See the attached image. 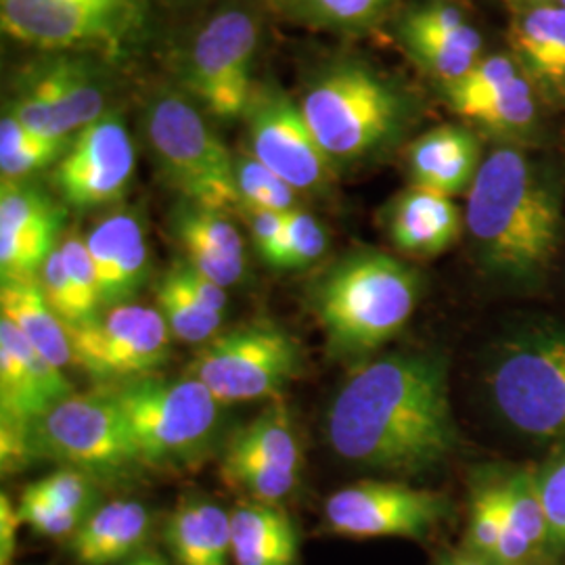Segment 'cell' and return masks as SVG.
<instances>
[{"label": "cell", "mask_w": 565, "mask_h": 565, "mask_svg": "<svg viewBox=\"0 0 565 565\" xmlns=\"http://www.w3.org/2000/svg\"><path fill=\"white\" fill-rule=\"evenodd\" d=\"M406 46L422 65L445 84L463 78L465 74L480 61V57L436 42H406Z\"/></svg>", "instance_id": "cell-44"}, {"label": "cell", "mask_w": 565, "mask_h": 565, "mask_svg": "<svg viewBox=\"0 0 565 565\" xmlns=\"http://www.w3.org/2000/svg\"><path fill=\"white\" fill-rule=\"evenodd\" d=\"M121 565H170L166 559H163L162 555H158V553H153V551H141L139 555H135V557H130L128 562H124Z\"/></svg>", "instance_id": "cell-49"}, {"label": "cell", "mask_w": 565, "mask_h": 565, "mask_svg": "<svg viewBox=\"0 0 565 565\" xmlns=\"http://www.w3.org/2000/svg\"><path fill=\"white\" fill-rule=\"evenodd\" d=\"M323 511L327 532L343 539L419 541L448 520L452 503L436 490L363 480L333 492Z\"/></svg>", "instance_id": "cell-12"}, {"label": "cell", "mask_w": 565, "mask_h": 565, "mask_svg": "<svg viewBox=\"0 0 565 565\" xmlns=\"http://www.w3.org/2000/svg\"><path fill=\"white\" fill-rule=\"evenodd\" d=\"M486 385L497 413L532 440H565V331L527 329L503 343Z\"/></svg>", "instance_id": "cell-6"}, {"label": "cell", "mask_w": 565, "mask_h": 565, "mask_svg": "<svg viewBox=\"0 0 565 565\" xmlns=\"http://www.w3.org/2000/svg\"><path fill=\"white\" fill-rule=\"evenodd\" d=\"M63 207L25 182H2L0 189V277L36 279L55 252Z\"/></svg>", "instance_id": "cell-18"}, {"label": "cell", "mask_w": 565, "mask_h": 565, "mask_svg": "<svg viewBox=\"0 0 565 565\" xmlns=\"http://www.w3.org/2000/svg\"><path fill=\"white\" fill-rule=\"evenodd\" d=\"M303 118L333 162H352L390 141L404 118L396 88L361 63L324 72L302 103Z\"/></svg>", "instance_id": "cell-5"}, {"label": "cell", "mask_w": 565, "mask_h": 565, "mask_svg": "<svg viewBox=\"0 0 565 565\" xmlns=\"http://www.w3.org/2000/svg\"><path fill=\"white\" fill-rule=\"evenodd\" d=\"M34 459L81 469L88 476H124L141 467L120 406L105 387L72 394L32 427Z\"/></svg>", "instance_id": "cell-9"}, {"label": "cell", "mask_w": 565, "mask_h": 565, "mask_svg": "<svg viewBox=\"0 0 565 565\" xmlns=\"http://www.w3.org/2000/svg\"><path fill=\"white\" fill-rule=\"evenodd\" d=\"M103 387L120 406L141 467L182 471L202 465L221 424V403L202 382L153 375Z\"/></svg>", "instance_id": "cell-4"}, {"label": "cell", "mask_w": 565, "mask_h": 565, "mask_svg": "<svg viewBox=\"0 0 565 565\" xmlns=\"http://www.w3.org/2000/svg\"><path fill=\"white\" fill-rule=\"evenodd\" d=\"M243 212H245V218L249 224L252 242H254L258 256L263 258L264 263L270 264L281 245L285 226H287V214L270 212V210H254V207L243 210Z\"/></svg>", "instance_id": "cell-46"}, {"label": "cell", "mask_w": 565, "mask_h": 565, "mask_svg": "<svg viewBox=\"0 0 565 565\" xmlns=\"http://www.w3.org/2000/svg\"><path fill=\"white\" fill-rule=\"evenodd\" d=\"M436 565H494L492 562H488L484 557L471 553L465 548L463 553H455V555H448L445 559H440Z\"/></svg>", "instance_id": "cell-48"}, {"label": "cell", "mask_w": 565, "mask_h": 565, "mask_svg": "<svg viewBox=\"0 0 565 565\" xmlns=\"http://www.w3.org/2000/svg\"><path fill=\"white\" fill-rule=\"evenodd\" d=\"M525 2H534V7H539V4H551L553 0H525Z\"/></svg>", "instance_id": "cell-51"}, {"label": "cell", "mask_w": 565, "mask_h": 565, "mask_svg": "<svg viewBox=\"0 0 565 565\" xmlns=\"http://www.w3.org/2000/svg\"><path fill=\"white\" fill-rule=\"evenodd\" d=\"M60 247L78 310V327L93 323L102 315L103 303L95 264L90 260L86 239H82L81 235H70Z\"/></svg>", "instance_id": "cell-38"}, {"label": "cell", "mask_w": 565, "mask_h": 565, "mask_svg": "<svg viewBox=\"0 0 565 565\" xmlns=\"http://www.w3.org/2000/svg\"><path fill=\"white\" fill-rule=\"evenodd\" d=\"M303 371L298 340L279 324L252 323L202 343L186 377L202 382L221 404L279 398Z\"/></svg>", "instance_id": "cell-8"}, {"label": "cell", "mask_w": 565, "mask_h": 565, "mask_svg": "<svg viewBox=\"0 0 565 565\" xmlns=\"http://www.w3.org/2000/svg\"><path fill=\"white\" fill-rule=\"evenodd\" d=\"M18 509H20L23 524L30 525L36 534L46 539H72L82 522L86 520L44 501L41 494L32 492L28 486L21 492Z\"/></svg>", "instance_id": "cell-42"}, {"label": "cell", "mask_w": 565, "mask_h": 565, "mask_svg": "<svg viewBox=\"0 0 565 565\" xmlns=\"http://www.w3.org/2000/svg\"><path fill=\"white\" fill-rule=\"evenodd\" d=\"M465 218L452 198L411 186L401 193L387 214L392 243L413 258H436L461 237Z\"/></svg>", "instance_id": "cell-21"}, {"label": "cell", "mask_w": 565, "mask_h": 565, "mask_svg": "<svg viewBox=\"0 0 565 565\" xmlns=\"http://www.w3.org/2000/svg\"><path fill=\"white\" fill-rule=\"evenodd\" d=\"M406 160L415 186L455 198L471 189L482 166V151L469 130L446 124L413 142Z\"/></svg>", "instance_id": "cell-22"}, {"label": "cell", "mask_w": 565, "mask_h": 565, "mask_svg": "<svg viewBox=\"0 0 565 565\" xmlns=\"http://www.w3.org/2000/svg\"><path fill=\"white\" fill-rule=\"evenodd\" d=\"M103 107L105 95L93 70L81 61L60 60L25 84L11 116L44 137L70 139L103 118Z\"/></svg>", "instance_id": "cell-17"}, {"label": "cell", "mask_w": 565, "mask_h": 565, "mask_svg": "<svg viewBox=\"0 0 565 565\" xmlns=\"http://www.w3.org/2000/svg\"><path fill=\"white\" fill-rule=\"evenodd\" d=\"M534 84L524 72L503 88L467 105L461 116L511 141L527 139L539 124Z\"/></svg>", "instance_id": "cell-30"}, {"label": "cell", "mask_w": 565, "mask_h": 565, "mask_svg": "<svg viewBox=\"0 0 565 565\" xmlns=\"http://www.w3.org/2000/svg\"><path fill=\"white\" fill-rule=\"evenodd\" d=\"M0 21L4 34L39 49L116 46L137 9L99 0H0Z\"/></svg>", "instance_id": "cell-14"}, {"label": "cell", "mask_w": 565, "mask_h": 565, "mask_svg": "<svg viewBox=\"0 0 565 565\" xmlns=\"http://www.w3.org/2000/svg\"><path fill=\"white\" fill-rule=\"evenodd\" d=\"M163 275L177 287H181L182 291L186 296H191L195 302H200L205 308H210L212 312L224 317V310L228 306V296H226L223 285L212 281L210 277H205L186 260L172 264Z\"/></svg>", "instance_id": "cell-45"}, {"label": "cell", "mask_w": 565, "mask_h": 565, "mask_svg": "<svg viewBox=\"0 0 565 565\" xmlns=\"http://www.w3.org/2000/svg\"><path fill=\"white\" fill-rule=\"evenodd\" d=\"M221 463L263 465L302 473V445L282 401L231 434Z\"/></svg>", "instance_id": "cell-29"}, {"label": "cell", "mask_w": 565, "mask_h": 565, "mask_svg": "<svg viewBox=\"0 0 565 565\" xmlns=\"http://www.w3.org/2000/svg\"><path fill=\"white\" fill-rule=\"evenodd\" d=\"M422 298L415 268L384 252L363 249L327 268L308 289V308L327 348L342 361H361L398 335Z\"/></svg>", "instance_id": "cell-3"}, {"label": "cell", "mask_w": 565, "mask_h": 565, "mask_svg": "<svg viewBox=\"0 0 565 565\" xmlns=\"http://www.w3.org/2000/svg\"><path fill=\"white\" fill-rule=\"evenodd\" d=\"M249 116L252 156L296 191L319 193L333 181V160L303 118L302 107L282 93H254Z\"/></svg>", "instance_id": "cell-15"}, {"label": "cell", "mask_w": 565, "mask_h": 565, "mask_svg": "<svg viewBox=\"0 0 565 565\" xmlns=\"http://www.w3.org/2000/svg\"><path fill=\"white\" fill-rule=\"evenodd\" d=\"M258 46V25L242 9H228L205 23L193 42L186 63V90L203 111L218 120H235L247 114L252 88V63Z\"/></svg>", "instance_id": "cell-13"}, {"label": "cell", "mask_w": 565, "mask_h": 565, "mask_svg": "<svg viewBox=\"0 0 565 565\" xmlns=\"http://www.w3.org/2000/svg\"><path fill=\"white\" fill-rule=\"evenodd\" d=\"M401 34L404 42H436L473 57H480L484 46L482 34L450 4H427L411 11L404 18Z\"/></svg>", "instance_id": "cell-32"}, {"label": "cell", "mask_w": 565, "mask_h": 565, "mask_svg": "<svg viewBox=\"0 0 565 565\" xmlns=\"http://www.w3.org/2000/svg\"><path fill=\"white\" fill-rule=\"evenodd\" d=\"M67 335L74 364L103 384L153 377L170 359L172 333L162 315L139 303L107 308Z\"/></svg>", "instance_id": "cell-11"}, {"label": "cell", "mask_w": 565, "mask_h": 565, "mask_svg": "<svg viewBox=\"0 0 565 565\" xmlns=\"http://www.w3.org/2000/svg\"><path fill=\"white\" fill-rule=\"evenodd\" d=\"M99 2H109V4H135L132 0H99Z\"/></svg>", "instance_id": "cell-50"}, {"label": "cell", "mask_w": 565, "mask_h": 565, "mask_svg": "<svg viewBox=\"0 0 565 565\" xmlns=\"http://www.w3.org/2000/svg\"><path fill=\"white\" fill-rule=\"evenodd\" d=\"M394 0H281L289 18L321 28H363L380 20Z\"/></svg>", "instance_id": "cell-35"}, {"label": "cell", "mask_w": 565, "mask_h": 565, "mask_svg": "<svg viewBox=\"0 0 565 565\" xmlns=\"http://www.w3.org/2000/svg\"><path fill=\"white\" fill-rule=\"evenodd\" d=\"M520 74L522 67L518 65V61L507 55H492L478 61L463 78L446 84V97L455 107V111L461 114L467 105L503 88Z\"/></svg>", "instance_id": "cell-39"}, {"label": "cell", "mask_w": 565, "mask_h": 565, "mask_svg": "<svg viewBox=\"0 0 565 565\" xmlns=\"http://www.w3.org/2000/svg\"><path fill=\"white\" fill-rule=\"evenodd\" d=\"M84 239L95 264L103 308L132 303L149 273V249L137 216L111 214Z\"/></svg>", "instance_id": "cell-19"}, {"label": "cell", "mask_w": 565, "mask_h": 565, "mask_svg": "<svg viewBox=\"0 0 565 565\" xmlns=\"http://www.w3.org/2000/svg\"><path fill=\"white\" fill-rule=\"evenodd\" d=\"M0 312L46 361L60 369L74 363L67 329L46 302L39 277L2 281Z\"/></svg>", "instance_id": "cell-28"}, {"label": "cell", "mask_w": 565, "mask_h": 565, "mask_svg": "<svg viewBox=\"0 0 565 565\" xmlns=\"http://www.w3.org/2000/svg\"><path fill=\"white\" fill-rule=\"evenodd\" d=\"M39 282H41L46 302L55 310V315L60 317L61 323L65 324V329L78 327V310H76L72 285H70V277L65 270L60 245L55 247V252L46 258V263L42 266L41 273H39Z\"/></svg>", "instance_id": "cell-43"}, {"label": "cell", "mask_w": 565, "mask_h": 565, "mask_svg": "<svg viewBox=\"0 0 565 565\" xmlns=\"http://www.w3.org/2000/svg\"><path fill=\"white\" fill-rule=\"evenodd\" d=\"M511 46L527 81L546 97L565 102V7L539 4L511 28Z\"/></svg>", "instance_id": "cell-24"}, {"label": "cell", "mask_w": 565, "mask_h": 565, "mask_svg": "<svg viewBox=\"0 0 565 565\" xmlns=\"http://www.w3.org/2000/svg\"><path fill=\"white\" fill-rule=\"evenodd\" d=\"M503 525L505 511L501 499V486L494 476L492 480H482L473 486L467 527V551L492 562L503 534Z\"/></svg>", "instance_id": "cell-36"}, {"label": "cell", "mask_w": 565, "mask_h": 565, "mask_svg": "<svg viewBox=\"0 0 565 565\" xmlns=\"http://www.w3.org/2000/svg\"><path fill=\"white\" fill-rule=\"evenodd\" d=\"M145 130L166 181L186 202L221 212L242 207L235 160L195 105L177 93H160L147 107Z\"/></svg>", "instance_id": "cell-7"}, {"label": "cell", "mask_w": 565, "mask_h": 565, "mask_svg": "<svg viewBox=\"0 0 565 565\" xmlns=\"http://www.w3.org/2000/svg\"><path fill=\"white\" fill-rule=\"evenodd\" d=\"M557 2H559V4H562V7H565V0H557Z\"/></svg>", "instance_id": "cell-52"}, {"label": "cell", "mask_w": 565, "mask_h": 565, "mask_svg": "<svg viewBox=\"0 0 565 565\" xmlns=\"http://www.w3.org/2000/svg\"><path fill=\"white\" fill-rule=\"evenodd\" d=\"M135 174V147L126 126L105 114L70 142L53 170V184L63 202L76 210L116 203Z\"/></svg>", "instance_id": "cell-16"}, {"label": "cell", "mask_w": 565, "mask_h": 565, "mask_svg": "<svg viewBox=\"0 0 565 565\" xmlns=\"http://www.w3.org/2000/svg\"><path fill=\"white\" fill-rule=\"evenodd\" d=\"M23 524L20 509L7 497L0 494V565H11L18 546V530Z\"/></svg>", "instance_id": "cell-47"}, {"label": "cell", "mask_w": 565, "mask_h": 565, "mask_svg": "<svg viewBox=\"0 0 565 565\" xmlns=\"http://www.w3.org/2000/svg\"><path fill=\"white\" fill-rule=\"evenodd\" d=\"M327 440L343 461L396 476L445 465L461 446L445 356L401 352L361 364L329 406Z\"/></svg>", "instance_id": "cell-1"}, {"label": "cell", "mask_w": 565, "mask_h": 565, "mask_svg": "<svg viewBox=\"0 0 565 565\" xmlns=\"http://www.w3.org/2000/svg\"><path fill=\"white\" fill-rule=\"evenodd\" d=\"M233 564L300 565V536L281 505L245 499L231 511Z\"/></svg>", "instance_id": "cell-27"}, {"label": "cell", "mask_w": 565, "mask_h": 565, "mask_svg": "<svg viewBox=\"0 0 565 565\" xmlns=\"http://www.w3.org/2000/svg\"><path fill=\"white\" fill-rule=\"evenodd\" d=\"M28 488L41 494L44 501L81 518H88L97 509L95 478L81 469L63 467L60 471H53L41 480L28 484Z\"/></svg>", "instance_id": "cell-40"}, {"label": "cell", "mask_w": 565, "mask_h": 565, "mask_svg": "<svg viewBox=\"0 0 565 565\" xmlns=\"http://www.w3.org/2000/svg\"><path fill=\"white\" fill-rule=\"evenodd\" d=\"M505 511L494 565H534L548 545V522L534 469H513L499 478Z\"/></svg>", "instance_id": "cell-25"}, {"label": "cell", "mask_w": 565, "mask_h": 565, "mask_svg": "<svg viewBox=\"0 0 565 565\" xmlns=\"http://www.w3.org/2000/svg\"><path fill=\"white\" fill-rule=\"evenodd\" d=\"M170 226L184 254L182 260L224 289L242 281L245 247L242 233L228 221L226 212L184 200L177 205Z\"/></svg>", "instance_id": "cell-20"}, {"label": "cell", "mask_w": 565, "mask_h": 565, "mask_svg": "<svg viewBox=\"0 0 565 565\" xmlns=\"http://www.w3.org/2000/svg\"><path fill=\"white\" fill-rule=\"evenodd\" d=\"M151 527V513L139 501H109L82 522L70 553L78 565H121L141 553Z\"/></svg>", "instance_id": "cell-23"}, {"label": "cell", "mask_w": 565, "mask_h": 565, "mask_svg": "<svg viewBox=\"0 0 565 565\" xmlns=\"http://www.w3.org/2000/svg\"><path fill=\"white\" fill-rule=\"evenodd\" d=\"M156 303L172 338L184 343H205L223 329L224 317L212 312L163 275L156 285Z\"/></svg>", "instance_id": "cell-33"}, {"label": "cell", "mask_w": 565, "mask_h": 565, "mask_svg": "<svg viewBox=\"0 0 565 565\" xmlns=\"http://www.w3.org/2000/svg\"><path fill=\"white\" fill-rule=\"evenodd\" d=\"M548 522V545L565 551V446L536 471Z\"/></svg>", "instance_id": "cell-41"}, {"label": "cell", "mask_w": 565, "mask_h": 565, "mask_svg": "<svg viewBox=\"0 0 565 565\" xmlns=\"http://www.w3.org/2000/svg\"><path fill=\"white\" fill-rule=\"evenodd\" d=\"M74 394L63 369L46 361L15 329L0 319V463L18 473L34 461L32 427L55 404Z\"/></svg>", "instance_id": "cell-10"}, {"label": "cell", "mask_w": 565, "mask_h": 565, "mask_svg": "<svg viewBox=\"0 0 565 565\" xmlns=\"http://www.w3.org/2000/svg\"><path fill=\"white\" fill-rule=\"evenodd\" d=\"M465 226L484 273L532 287L545 279L559 247V184L518 147H499L467 191Z\"/></svg>", "instance_id": "cell-2"}, {"label": "cell", "mask_w": 565, "mask_h": 565, "mask_svg": "<svg viewBox=\"0 0 565 565\" xmlns=\"http://www.w3.org/2000/svg\"><path fill=\"white\" fill-rule=\"evenodd\" d=\"M163 541L177 565H235L231 513L210 499H182L166 520Z\"/></svg>", "instance_id": "cell-26"}, {"label": "cell", "mask_w": 565, "mask_h": 565, "mask_svg": "<svg viewBox=\"0 0 565 565\" xmlns=\"http://www.w3.org/2000/svg\"><path fill=\"white\" fill-rule=\"evenodd\" d=\"M235 179L242 210H270L289 214L298 210L296 189L277 177L270 168L258 162L252 153L235 160Z\"/></svg>", "instance_id": "cell-34"}, {"label": "cell", "mask_w": 565, "mask_h": 565, "mask_svg": "<svg viewBox=\"0 0 565 565\" xmlns=\"http://www.w3.org/2000/svg\"><path fill=\"white\" fill-rule=\"evenodd\" d=\"M327 243L329 237L323 224L298 207L287 214L281 245L268 266L275 270H300L323 258Z\"/></svg>", "instance_id": "cell-37"}, {"label": "cell", "mask_w": 565, "mask_h": 565, "mask_svg": "<svg viewBox=\"0 0 565 565\" xmlns=\"http://www.w3.org/2000/svg\"><path fill=\"white\" fill-rule=\"evenodd\" d=\"M70 139L44 137L25 128L15 116L0 121V172L2 182H21L30 174L60 162Z\"/></svg>", "instance_id": "cell-31"}]
</instances>
